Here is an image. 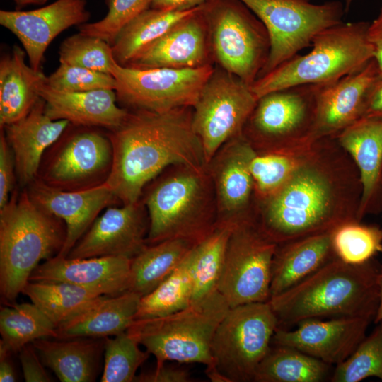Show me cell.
I'll return each mask as SVG.
<instances>
[{"mask_svg": "<svg viewBox=\"0 0 382 382\" xmlns=\"http://www.w3.org/2000/svg\"><path fill=\"white\" fill-rule=\"evenodd\" d=\"M369 22H342L318 33L311 50L299 54L258 78L251 90L257 99L285 88L323 86L364 68L374 59L367 37Z\"/></svg>", "mask_w": 382, "mask_h": 382, "instance_id": "6", "label": "cell"}, {"mask_svg": "<svg viewBox=\"0 0 382 382\" xmlns=\"http://www.w3.org/2000/svg\"><path fill=\"white\" fill-rule=\"evenodd\" d=\"M359 172L362 195L358 212L361 221L368 214L382 212V118L362 117L335 137Z\"/></svg>", "mask_w": 382, "mask_h": 382, "instance_id": "23", "label": "cell"}, {"mask_svg": "<svg viewBox=\"0 0 382 382\" xmlns=\"http://www.w3.org/2000/svg\"><path fill=\"white\" fill-rule=\"evenodd\" d=\"M214 71L212 64L194 69H136L114 64L117 100L132 110L164 112L193 107Z\"/></svg>", "mask_w": 382, "mask_h": 382, "instance_id": "13", "label": "cell"}, {"mask_svg": "<svg viewBox=\"0 0 382 382\" xmlns=\"http://www.w3.org/2000/svg\"><path fill=\"white\" fill-rule=\"evenodd\" d=\"M376 282L378 290V306L374 323L377 324L382 322V264L380 265Z\"/></svg>", "mask_w": 382, "mask_h": 382, "instance_id": "52", "label": "cell"}, {"mask_svg": "<svg viewBox=\"0 0 382 382\" xmlns=\"http://www.w3.org/2000/svg\"><path fill=\"white\" fill-rule=\"evenodd\" d=\"M255 153L243 134L225 143L207 163L216 194L217 226L255 219V187L250 170Z\"/></svg>", "mask_w": 382, "mask_h": 382, "instance_id": "15", "label": "cell"}, {"mask_svg": "<svg viewBox=\"0 0 382 382\" xmlns=\"http://www.w3.org/2000/svg\"><path fill=\"white\" fill-rule=\"evenodd\" d=\"M45 105L40 97L25 116L1 128L12 149L16 171L22 187L35 179L43 153L70 124L65 120L49 117L45 112Z\"/></svg>", "mask_w": 382, "mask_h": 382, "instance_id": "24", "label": "cell"}, {"mask_svg": "<svg viewBox=\"0 0 382 382\" xmlns=\"http://www.w3.org/2000/svg\"><path fill=\"white\" fill-rule=\"evenodd\" d=\"M340 1L343 3L345 8V11L346 12H347L349 10V8L352 5L353 0H340Z\"/></svg>", "mask_w": 382, "mask_h": 382, "instance_id": "54", "label": "cell"}, {"mask_svg": "<svg viewBox=\"0 0 382 382\" xmlns=\"http://www.w3.org/2000/svg\"><path fill=\"white\" fill-rule=\"evenodd\" d=\"M203 5L144 48L127 66L136 69H194L212 64Z\"/></svg>", "mask_w": 382, "mask_h": 382, "instance_id": "20", "label": "cell"}, {"mask_svg": "<svg viewBox=\"0 0 382 382\" xmlns=\"http://www.w3.org/2000/svg\"><path fill=\"white\" fill-rule=\"evenodd\" d=\"M0 311V357L40 338L57 337L56 325L35 304H11Z\"/></svg>", "mask_w": 382, "mask_h": 382, "instance_id": "34", "label": "cell"}, {"mask_svg": "<svg viewBox=\"0 0 382 382\" xmlns=\"http://www.w3.org/2000/svg\"><path fill=\"white\" fill-rule=\"evenodd\" d=\"M277 328L268 301L230 308L213 337L207 376L214 382L253 381Z\"/></svg>", "mask_w": 382, "mask_h": 382, "instance_id": "8", "label": "cell"}, {"mask_svg": "<svg viewBox=\"0 0 382 382\" xmlns=\"http://www.w3.org/2000/svg\"><path fill=\"white\" fill-rule=\"evenodd\" d=\"M149 216L142 200L110 207L98 216L66 257L121 256L132 259L146 245Z\"/></svg>", "mask_w": 382, "mask_h": 382, "instance_id": "16", "label": "cell"}, {"mask_svg": "<svg viewBox=\"0 0 382 382\" xmlns=\"http://www.w3.org/2000/svg\"><path fill=\"white\" fill-rule=\"evenodd\" d=\"M111 75L86 68L59 63L58 68L46 77L45 84L59 91L81 92L115 88Z\"/></svg>", "mask_w": 382, "mask_h": 382, "instance_id": "44", "label": "cell"}, {"mask_svg": "<svg viewBox=\"0 0 382 382\" xmlns=\"http://www.w3.org/2000/svg\"><path fill=\"white\" fill-rule=\"evenodd\" d=\"M207 1V0H152L151 7L165 11H184L199 7Z\"/></svg>", "mask_w": 382, "mask_h": 382, "instance_id": "50", "label": "cell"}, {"mask_svg": "<svg viewBox=\"0 0 382 382\" xmlns=\"http://www.w3.org/2000/svg\"><path fill=\"white\" fill-rule=\"evenodd\" d=\"M152 0H105L106 16L100 21L79 25V33L98 37L112 45L122 28L151 7Z\"/></svg>", "mask_w": 382, "mask_h": 382, "instance_id": "43", "label": "cell"}, {"mask_svg": "<svg viewBox=\"0 0 382 382\" xmlns=\"http://www.w3.org/2000/svg\"><path fill=\"white\" fill-rule=\"evenodd\" d=\"M195 245L183 239L147 245L132 259L129 291L141 297L150 293L175 270Z\"/></svg>", "mask_w": 382, "mask_h": 382, "instance_id": "32", "label": "cell"}, {"mask_svg": "<svg viewBox=\"0 0 382 382\" xmlns=\"http://www.w3.org/2000/svg\"><path fill=\"white\" fill-rule=\"evenodd\" d=\"M229 308L216 291L172 314L134 320L127 332L155 357L156 366L173 361L209 368L214 335Z\"/></svg>", "mask_w": 382, "mask_h": 382, "instance_id": "7", "label": "cell"}, {"mask_svg": "<svg viewBox=\"0 0 382 382\" xmlns=\"http://www.w3.org/2000/svg\"><path fill=\"white\" fill-rule=\"evenodd\" d=\"M59 219L40 209L28 191L14 194L0 209V291L8 306L29 282L42 260L53 257L64 243Z\"/></svg>", "mask_w": 382, "mask_h": 382, "instance_id": "5", "label": "cell"}, {"mask_svg": "<svg viewBox=\"0 0 382 382\" xmlns=\"http://www.w3.org/2000/svg\"><path fill=\"white\" fill-rule=\"evenodd\" d=\"M332 233L313 235L277 245L272 264L270 299L296 285L337 257Z\"/></svg>", "mask_w": 382, "mask_h": 382, "instance_id": "28", "label": "cell"}, {"mask_svg": "<svg viewBox=\"0 0 382 382\" xmlns=\"http://www.w3.org/2000/svg\"><path fill=\"white\" fill-rule=\"evenodd\" d=\"M18 352L23 377L26 382L52 381L33 344L25 345Z\"/></svg>", "mask_w": 382, "mask_h": 382, "instance_id": "46", "label": "cell"}, {"mask_svg": "<svg viewBox=\"0 0 382 382\" xmlns=\"http://www.w3.org/2000/svg\"><path fill=\"white\" fill-rule=\"evenodd\" d=\"M131 262L132 259L121 256L83 259L54 256L39 265L29 281L67 282L115 296L129 291Z\"/></svg>", "mask_w": 382, "mask_h": 382, "instance_id": "22", "label": "cell"}, {"mask_svg": "<svg viewBox=\"0 0 382 382\" xmlns=\"http://www.w3.org/2000/svg\"><path fill=\"white\" fill-rule=\"evenodd\" d=\"M90 16L86 0H56L30 11L1 10L0 24L21 42L30 66L40 70L51 42L66 29L86 23Z\"/></svg>", "mask_w": 382, "mask_h": 382, "instance_id": "18", "label": "cell"}, {"mask_svg": "<svg viewBox=\"0 0 382 382\" xmlns=\"http://www.w3.org/2000/svg\"><path fill=\"white\" fill-rule=\"evenodd\" d=\"M16 381L13 367L8 360V356L0 358V381L13 382Z\"/></svg>", "mask_w": 382, "mask_h": 382, "instance_id": "51", "label": "cell"}, {"mask_svg": "<svg viewBox=\"0 0 382 382\" xmlns=\"http://www.w3.org/2000/svg\"><path fill=\"white\" fill-rule=\"evenodd\" d=\"M318 88L295 86L258 98L243 130L256 152L295 151L315 141L313 132Z\"/></svg>", "mask_w": 382, "mask_h": 382, "instance_id": "10", "label": "cell"}, {"mask_svg": "<svg viewBox=\"0 0 382 382\" xmlns=\"http://www.w3.org/2000/svg\"><path fill=\"white\" fill-rule=\"evenodd\" d=\"M257 102L250 85L221 68L214 69L192 107V127L206 164L225 143L243 134Z\"/></svg>", "mask_w": 382, "mask_h": 382, "instance_id": "14", "label": "cell"}, {"mask_svg": "<svg viewBox=\"0 0 382 382\" xmlns=\"http://www.w3.org/2000/svg\"><path fill=\"white\" fill-rule=\"evenodd\" d=\"M277 245L255 219L233 226L217 286L230 308L269 301L272 264Z\"/></svg>", "mask_w": 382, "mask_h": 382, "instance_id": "12", "label": "cell"}, {"mask_svg": "<svg viewBox=\"0 0 382 382\" xmlns=\"http://www.w3.org/2000/svg\"><path fill=\"white\" fill-rule=\"evenodd\" d=\"M40 96L45 100V112L49 117L65 120L77 126L113 131L129 114V110L117 105L114 90L64 92L56 91L45 82L40 88Z\"/></svg>", "mask_w": 382, "mask_h": 382, "instance_id": "25", "label": "cell"}, {"mask_svg": "<svg viewBox=\"0 0 382 382\" xmlns=\"http://www.w3.org/2000/svg\"><path fill=\"white\" fill-rule=\"evenodd\" d=\"M189 372L185 369L166 365V363L150 371L137 375L138 382H188Z\"/></svg>", "mask_w": 382, "mask_h": 382, "instance_id": "47", "label": "cell"}, {"mask_svg": "<svg viewBox=\"0 0 382 382\" xmlns=\"http://www.w3.org/2000/svg\"><path fill=\"white\" fill-rule=\"evenodd\" d=\"M241 1L262 21L269 36V55L258 78L311 46L318 33L343 22L347 13L337 0L322 4L311 0Z\"/></svg>", "mask_w": 382, "mask_h": 382, "instance_id": "11", "label": "cell"}, {"mask_svg": "<svg viewBox=\"0 0 382 382\" xmlns=\"http://www.w3.org/2000/svg\"><path fill=\"white\" fill-rule=\"evenodd\" d=\"M381 263L374 257L360 265L338 257L268 301L278 328L309 319L371 316L378 306L377 275Z\"/></svg>", "mask_w": 382, "mask_h": 382, "instance_id": "3", "label": "cell"}, {"mask_svg": "<svg viewBox=\"0 0 382 382\" xmlns=\"http://www.w3.org/2000/svg\"><path fill=\"white\" fill-rule=\"evenodd\" d=\"M194 246L167 278L141 298L135 320L165 316L191 304Z\"/></svg>", "mask_w": 382, "mask_h": 382, "instance_id": "36", "label": "cell"}, {"mask_svg": "<svg viewBox=\"0 0 382 382\" xmlns=\"http://www.w3.org/2000/svg\"><path fill=\"white\" fill-rule=\"evenodd\" d=\"M374 320L371 316L309 319L296 325L293 330L277 328L272 342L336 366L356 349Z\"/></svg>", "mask_w": 382, "mask_h": 382, "instance_id": "17", "label": "cell"}, {"mask_svg": "<svg viewBox=\"0 0 382 382\" xmlns=\"http://www.w3.org/2000/svg\"><path fill=\"white\" fill-rule=\"evenodd\" d=\"M332 241L337 257L347 264H363L382 253V228L348 222L332 231Z\"/></svg>", "mask_w": 382, "mask_h": 382, "instance_id": "39", "label": "cell"}, {"mask_svg": "<svg viewBox=\"0 0 382 382\" xmlns=\"http://www.w3.org/2000/svg\"><path fill=\"white\" fill-rule=\"evenodd\" d=\"M367 37L374 50V59L382 75V6L376 17L369 22Z\"/></svg>", "mask_w": 382, "mask_h": 382, "instance_id": "48", "label": "cell"}, {"mask_svg": "<svg viewBox=\"0 0 382 382\" xmlns=\"http://www.w3.org/2000/svg\"><path fill=\"white\" fill-rule=\"evenodd\" d=\"M16 170L12 149L6 138L3 129L0 135V209L9 202L12 192Z\"/></svg>", "mask_w": 382, "mask_h": 382, "instance_id": "45", "label": "cell"}, {"mask_svg": "<svg viewBox=\"0 0 382 382\" xmlns=\"http://www.w3.org/2000/svg\"><path fill=\"white\" fill-rule=\"evenodd\" d=\"M112 156L109 137L92 130L79 132L61 148L42 180L59 189L81 183L111 168Z\"/></svg>", "mask_w": 382, "mask_h": 382, "instance_id": "26", "label": "cell"}, {"mask_svg": "<svg viewBox=\"0 0 382 382\" xmlns=\"http://www.w3.org/2000/svg\"><path fill=\"white\" fill-rule=\"evenodd\" d=\"M381 184H382V173H381Z\"/></svg>", "mask_w": 382, "mask_h": 382, "instance_id": "55", "label": "cell"}, {"mask_svg": "<svg viewBox=\"0 0 382 382\" xmlns=\"http://www.w3.org/2000/svg\"><path fill=\"white\" fill-rule=\"evenodd\" d=\"M28 185V195L35 205L66 224L64 243L56 255L60 257H66L100 212L117 200L105 182L69 192L52 186L42 180L35 179Z\"/></svg>", "mask_w": 382, "mask_h": 382, "instance_id": "19", "label": "cell"}, {"mask_svg": "<svg viewBox=\"0 0 382 382\" xmlns=\"http://www.w3.org/2000/svg\"><path fill=\"white\" fill-rule=\"evenodd\" d=\"M381 75L374 59L361 69L319 86L313 140L335 137L363 117L369 93Z\"/></svg>", "mask_w": 382, "mask_h": 382, "instance_id": "21", "label": "cell"}, {"mask_svg": "<svg viewBox=\"0 0 382 382\" xmlns=\"http://www.w3.org/2000/svg\"><path fill=\"white\" fill-rule=\"evenodd\" d=\"M59 63L111 74L117 62L111 45L98 37L81 33L66 38L59 50ZM112 75V74H111Z\"/></svg>", "mask_w": 382, "mask_h": 382, "instance_id": "42", "label": "cell"}, {"mask_svg": "<svg viewBox=\"0 0 382 382\" xmlns=\"http://www.w3.org/2000/svg\"><path fill=\"white\" fill-rule=\"evenodd\" d=\"M15 45L0 60V127L25 116L40 98V88L46 76L25 61V54Z\"/></svg>", "mask_w": 382, "mask_h": 382, "instance_id": "30", "label": "cell"}, {"mask_svg": "<svg viewBox=\"0 0 382 382\" xmlns=\"http://www.w3.org/2000/svg\"><path fill=\"white\" fill-rule=\"evenodd\" d=\"M203 11L213 60L251 86L270 52L265 25L241 0H207Z\"/></svg>", "mask_w": 382, "mask_h": 382, "instance_id": "9", "label": "cell"}, {"mask_svg": "<svg viewBox=\"0 0 382 382\" xmlns=\"http://www.w3.org/2000/svg\"><path fill=\"white\" fill-rule=\"evenodd\" d=\"M361 195L351 156L335 138H322L311 144L275 193L256 203L255 221L277 244L332 232L359 221Z\"/></svg>", "mask_w": 382, "mask_h": 382, "instance_id": "1", "label": "cell"}, {"mask_svg": "<svg viewBox=\"0 0 382 382\" xmlns=\"http://www.w3.org/2000/svg\"><path fill=\"white\" fill-rule=\"evenodd\" d=\"M202 6L184 11L151 7L145 10L122 28L111 45L115 61L122 66L127 65L148 45Z\"/></svg>", "mask_w": 382, "mask_h": 382, "instance_id": "31", "label": "cell"}, {"mask_svg": "<svg viewBox=\"0 0 382 382\" xmlns=\"http://www.w3.org/2000/svg\"><path fill=\"white\" fill-rule=\"evenodd\" d=\"M142 202L149 216L147 245L170 239L197 244L217 226V204L207 169L174 165L158 175Z\"/></svg>", "mask_w": 382, "mask_h": 382, "instance_id": "4", "label": "cell"}, {"mask_svg": "<svg viewBox=\"0 0 382 382\" xmlns=\"http://www.w3.org/2000/svg\"><path fill=\"white\" fill-rule=\"evenodd\" d=\"M233 226L219 225L207 237L195 245L191 303L218 291L226 246Z\"/></svg>", "mask_w": 382, "mask_h": 382, "instance_id": "37", "label": "cell"}, {"mask_svg": "<svg viewBox=\"0 0 382 382\" xmlns=\"http://www.w3.org/2000/svg\"><path fill=\"white\" fill-rule=\"evenodd\" d=\"M363 117L382 118V75L379 76L371 88Z\"/></svg>", "mask_w": 382, "mask_h": 382, "instance_id": "49", "label": "cell"}, {"mask_svg": "<svg viewBox=\"0 0 382 382\" xmlns=\"http://www.w3.org/2000/svg\"><path fill=\"white\" fill-rule=\"evenodd\" d=\"M139 342L127 331L105 338V362L101 382L134 381L138 368L149 358V353L139 347Z\"/></svg>", "mask_w": 382, "mask_h": 382, "instance_id": "40", "label": "cell"}, {"mask_svg": "<svg viewBox=\"0 0 382 382\" xmlns=\"http://www.w3.org/2000/svg\"><path fill=\"white\" fill-rule=\"evenodd\" d=\"M331 365L295 348L274 345L259 364L255 382H322Z\"/></svg>", "mask_w": 382, "mask_h": 382, "instance_id": "33", "label": "cell"}, {"mask_svg": "<svg viewBox=\"0 0 382 382\" xmlns=\"http://www.w3.org/2000/svg\"><path fill=\"white\" fill-rule=\"evenodd\" d=\"M369 377L382 381V322L366 336L352 354L335 366L332 382H359Z\"/></svg>", "mask_w": 382, "mask_h": 382, "instance_id": "41", "label": "cell"}, {"mask_svg": "<svg viewBox=\"0 0 382 382\" xmlns=\"http://www.w3.org/2000/svg\"><path fill=\"white\" fill-rule=\"evenodd\" d=\"M109 138L113 156L104 182L122 204L139 201L145 186L171 166H207L192 127V107L129 111Z\"/></svg>", "mask_w": 382, "mask_h": 382, "instance_id": "2", "label": "cell"}, {"mask_svg": "<svg viewBox=\"0 0 382 382\" xmlns=\"http://www.w3.org/2000/svg\"><path fill=\"white\" fill-rule=\"evenodd\" d=\"M40 338L32 342L43 364L62 382H92L97 377L105 339Z\"/></svg>", "mask_w": 382, "mask_h": 382, "instance_id": "29", "label": "cell"}, {"mask_svg": "<svg viewBox=\"0 0 382 382\" xmlns=\"http://www.w3.org/2000/svg\"><path fill=\"white\" fill-rule=\"evenodd\" d=\"M19 7H23L28 5H42L48 0H13Z\"/></svg>", "mask_w": 382, "mask_h": 382, "instance_id": "53", "label": "cell"}, {"mask_svg": "<svg viewBox=\"0 0 382 382\" xmlns=\"http://www.w3.org/2000/svg\"><path fill=\"white\" fill-rule=\"evenodd\" d=\"M57 327L85 309L101 296L63 282L29 281L23 292Z\"/></svg>", "mask_w": 382, "mask_h": 382, "instance_id": "35", "label": "cell"}, {"mask_svg": "<svg viewBox=\"0 0 382 382\" xmlns=\"http://www.w3.org/2000/svg\"><path fill=\"white\" fill-rule=\"evenodd\" d=\"M141 298L129 291L115 296L103 295L59 324L55 339L105 338L122 333L135 320Z\"/></svg>", "mask_w": 382, "mask_h": 382, "instance_id": "27", "label": "cell"}, {"mask_svg": "<svg viewBox=\"0 0 382 382\" xmlns=\"http://www.w3.org/2000/svg\"><path fill=\"white\" fill-rule=\"evenodd\" d=\"M311 144L291 151H255L250 163L255 204L272 195L286 183Z\"/></svg>", "mask_w": 382, "mask_h": 382, "instance_id": "38", "label": "cell"}]
</instances>
